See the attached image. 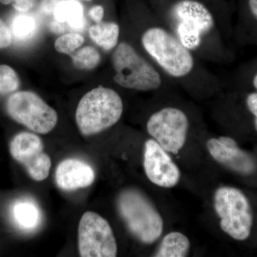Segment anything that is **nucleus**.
I'll return each mask as SVG.
<instances>
[{"label": "nucleus", "instance_id": "obj_13", "mask_svg": "<svg viewBox=\"0 0 257 257\" xmlns=\"http://www.w3.org/2000/svg\"><path fill=\"white\" fill-rule=\"evenodd\" d=\"M176 18L196 24L202 33L210 31L214 26V19L206 7L194 0H182L175 5L173 10Z\"/></svg>", "mask_w": 257, "mask_h": 257}, {"label": "nucleus", "instance_id": "obj_24", "mask_svg": "<svg viewBox=\"0 0 257 257\" xmlns=\"http://www.w3.org/2000/svg\"><path fill=\"white\" fill-rule=\"evenodd\" d=\"M37 0H13L12 5L20 13H27L35 7Z\"/></svg>", "mask_w": 257, "mask_h": 257}, {"label": "nucleus", "instance_id": "obj_1", "mask_svg": "<svg viewBox=\"0 0 257 257\" xmlns=\"http://www.w3.org/2000/svg\"><path fill=\"white\" fill-rule=\"evenodd\" d=\"M118 211L128 231L145 244L160 239L164 231V219L160 213L141 192L128 189L120 193Z\"/></svg>", "mask_w": 257, "mask_h": 257}, {"label": "nucleus", "instance_id": "obj_4", "mask_svg": "<svg viewBox=\"0 0 257 257\" xmlns=\"http://www.w3.org/2000/svg\"><path fill=\"white\" fill-rule=\"evenodd\" d=\"M142 42L147 52L172 77H182L192 72L194 59L188 49L164 29H148Z\"/></svg>", "mask_w": 257, "mask_h": 257}, {"label": "nucleus", "instance_id": "obj_23", "mask_svg": "<svg viewBox=\"0 0 257 257\" xmlns=\"http://www.w3.org/2000/svg\"><path fill=\"white\" fill-rule=\"evenodd\" d=\"M12 42V34L9 28L0 19V50L10 46Z\"/></svg>", "mask_w": 257, "mask_h": 257}, {"label": "nucleus", "instance_id": "obj_21", "mask_svg": "<svg viewBox=\"0 0 257 257\" xmlns=\"http://www.w3.org/2000/svg\"><path fill=\"white\" fill-rule=\"evenodd\" d=\"M20 85L18 75L14 69L8 65L0 66V94L14 92Z\"/></svg>", "mask_w": 257, "mask_h": 257}, {"label": "nucleus", "instance_id": "obj_5", "mask_svg": "<svg viewBox=\"0 0 257 257\" xmlns=\"http://www.w3.org/2000/svg\"><path fill=\"white\" fill-rule=\"evenodd\" d=\"M116 74L114 82L121 87L138 91H151L162 84L160 74L131 45L121 42L112 55Z\"/></svg>", "mask_w": 257, "mask_h": 257}, {"label": "nucleus", "instance_id": "obj_6", "mask_svg": "<svg viewBox=\"0 0 257 257\" xmlns=\"http://www.w3.org/2000/svg\"><path fill=\"white\" fill-rule=\"evenodd\" d=\"M7 111L17 122L39 134L50 133L58 121L57 111L35 93H15L7 102Z\"/></svg>", "mask_w": 257, "mask_h": 257}, {"label": "nucleus", "instance_id": "obj_15", "mask_svg": "<svg viewBox=\"0 0 257 257\" xmlns=\"http://www.w3.org/2000/svg\"><path fill=\"white\" fill-rule=\"evenodd\" d=\"M56 21L67 23L72 30L79 31L85 26L84 10L77 0H60L53 13Z\"/></svg>", "mask_w": 257, "mask_h": 257}, {"label": "nucleus", "instance_id": "obj_12", "mask_svg": "<svg viewBox=\"0 0 257 257\" xmlns=\"http://www.w3.org/2000/svg\"><path fill=\"white\" fill-rule=\"evenodd\" d=\"M95 174L92 167L77 159L61 162L55 171L56 183L65 191L89 187L94 182Z\"/></svg>", "mask_w": 257, "mask_h": 257}, {"label": "nucleus", "instance_id": "obj_9", "mask_svg": "<svg viewBox=\"0 0 257 257\" xmlns=\"http://www.w3.org/2000/svg\"><path fill=\"white\" fill-rule=\"evenodd\" d=\"M43 150L41 139L30 133L18 134L10 145L12 157L23 165L30 177L37 182L47 178L52 166L50 157Z\"/></svg>", "mask_w": 257, "mask_h": 257}, {"label": "nucleus", "instance_id": "obj_20", "mask_svg": "<svg viewBox=\"0 0 257 257\" xmlns=\"http://www.w3.org/2000/svg\"><path fill=\"white\" fill-rule=\"evenodd\" d=\"M72 61L76 68L90 70L98 65L100 55L94 47H85L72 56Z\"/></svg>", "mask_w": 257, "mask_h": 257}, {"label": "nucleus", "instance_id": "obj_29", "mask_svg": "<svg viewBox=\"0 0 257 257\" xmlns=\"http://www.w3.org/2000/svg\"><path fill=\"white\" fill-rule=\"evenodd\" d=\"M248 5L251 13L257 20V0H248Z\"/></svg>", "mask_w": 257, "mask_h": 257}, {"label": "nucleus", "instance_id": "obj_11", "mask_svg": "<svg viewBox=\"0 0 257 257\" xmlns=\"http://www.w3.org/2000/svg\"><path fill=\"white\" fill-rule=\"evenodd\" d=\"M207 151L217 163L241 175L254 173L257 166L254 159L241 150L234 139L219 137L208 140Z\"/></svg>", "mask_w": 257, "mask_h": 257}, {"label": "nucleus", "instance_id": "obj_30", "mask_svg": "<svg viewBox=\"0 0 257 257\" xmlns=\"http://www.w3.org/2000/svg\"><path fill=\"white\" fill-rule=\"evenodd\" d=\"M253 84L254 87L257 89V74L255 76L254 78L253 79Z\"/></svg>", "mask_w": 257, "mask_h": 257}, {"label": "nucleus", "instance_id": "obj_17", "mask_svg": "<svg viewBox=\"0 0 257 257\" xmlns=\"http://www.w3.org/2000/svg\"><path fill=\"white\" fill-rule=\"evenodd\" d=\"M89 37L98 46L104 50L116 47L119 39V28L114 23H99L89 29Z\"/></svg>", "mask_w": 257, "mask_h": 257}, {"label": "nucleus", "instance_id": "obj_8", "mask_svg": "<svg viewBox=\"0 0 257 257\" xmlns=\"http://www.w3.org/2000/svg\"><path fill=\"white\" fill-rule=\"evenodd\" d=\"M189 122L185 113L175 107H166L152 115L147 121L149 135L169 153L177 155L188 135Z\"/></svg>", "mask_w": 257, "mask_h": 257}, {"label": "nucleus", "instance_id": "obj_18", "mask_svg": "<svg viewBox=\"0 0 257 257\" xmlns=\"http://www.w3.org/2000/svg\"><path fill=\"white\" fill-rule=\"evenodd\" d=\"M37 24L31 15L20 14L13 19L10 25L12 36L20 41H27L36 33Z\"/></svg>", "mask_w": 257, "mask_h": 257}, {"label": "nucleus", "instance_id": "obj_19", "mask_svg": "<svg viewBox=\"0 0 257 257\" xmlns=\"http://www.w3.org/2000/svg\"><path fill=\"white\" fill-rule=\"evenodd\" d=\"M179 40L186 48L194 50L200 45L202 32L196 24L179 20L177 28Z\"/></svg>", "mask_w": 257, "mask_h": 257}, {"label": "nucleus", "instance_id": "obj_3", "mask_svg": "<svg viewBox=\"0 0 257 257\" xmlns=\"http://www.w3.org/2000/svg\"><path fill=\"white\" fill-rule=\"evenodd\" d=\"M214 208L221 230L230 237L245 241L252 229V209L247 197L240 189L221 187L214 195Z\"/></svg>", "mask_w": 257, "mask_h": 257}, {"label": "nucleus", "instance_id": "obj_25", "mask_svg": "<svg viewBox=\"0 0 257 257\" xmlns=\"http://www.w3.org/2000/svg\"><path fill=\"white\" fill-rule=\"evenodd\" d=\"M246 103L248 110L254 116V125L257 131V92L248 94Z\"/></svg>", "mask_w": 257, "mask_h": 257}, {"label": "nucleus", "instance_id": "obj_10", "mask_svg": "<svg viewBox=\"0 0 257 257\" xmlns=\"http://www.w3.org/2000/svg\"><path fill=\"white\" fill-rule=\"evenodd\" d=\"M144 169L149 180L162 188H172L180 180L181 172L168 152L153 139L144 148Z\"/></svg>", "mask_w": 257, "mask_h": 257}, {"label": "nucleus", "instance_id": "obj_14", "mask_svg": "<svg viewBox=\"0 0 257 257\" xmlns=\"http://www.w3.org/2000/svg\"><path fill=\"white\" fill-rule=\"evenodd\" d=\"M15 224L24 231H32L41 224L42 214L36 202L31 199L17 201L12 209Z\"/></svg>", "mask_w": 257, "mask_h": 257}, {"label": "nucleus", "instance_id": "obj_28", "mask_svg": "<svg viewBox=\"0 0 257 257\" xmlns=\"http://www.w3.org/2000/svg\"><path fill=\"white\" fill-rule=\"evenodd\" d=\"M64 23H59V22H53L51 25V30L52 31L56 32V33H60V32H64Z\"/></svg>", "mask_w": 257, "mask_h": 257}, {"label": "nucleus", "instance_id": "obj_27", "mask_svg": "<svg viewBox=\"0 0 257 257\" xmlns=\"http://www.w3.org/2000/svg\"><path fill=\"white\" fill-rule=\"evenodd\" d=\"M89 15L96 23H101L104 17V9L102 7L97 5V6L93 7L89 11Z\"/></svg>", "mask_w": 257, "mask_h": 257}, {"label": "nucleus", "instance_id": "obj_7", "mask_svg": "<svg viewBox=\"0 0 257 257\" xmlns=\"http://www.w3.org/2000/svg\"><path fill=\"white\" fill-rule=\"evenodd\" d=\"M79 253L82 257H115L118 247L108 221L93 211L83 214L78 227Z\"/></svg>", "mask_w": 257, "mask_h": 257}, {"label": "nucleus", "instance_id": "obj_2", "mask_svg": "<svg viewBox=\"0 0 257 257\" xmlns=\"http://www.w3.org/2000/svg\"><path fill=\"white\" fill-rule=\"evenodd\" d=\"M119 94L109 88L99 87L84 94L76 111V121L80 133L90 136L116 124L123 112Z\"/></svg>", "mask_w": 257, "mask_h": 257}, {"label": "nucleus", "instance_id": "obj_31", "mask_svg": "<svg viewBox=\"0 0 257 257\" xmlns=\"http://www.w3.org/2000/svg\"><path fill=\"white\" fill-rule=\"evenodd\" d=\"M82 1L89 2V1H92V0H82Z\"/></svg>", "mask_w": 257, "mask_h": 257}, {"label": "nucleus", "instance_id": "obj_16", "mask_svg": "<svg viewBox=\"0 0 257 257\" xmlns=\"http://www.w3.org/2000/svg\"><path fill=\"white\" fill-rule=\"evenodd\" d=\"M189 249L190 241L188 237L179 231H172L162 239L154 256L184 257L188 256Z\"/></svg>", "mask_w": 257, "mask_h": 257}, {"label": "nucleus", "instance_id": "obj_26", "mask_svg": "<svg viewBox=\"0 0 257 257\" xmlns=\"http://www.w3.org/2000/svg\"><path fill=\"white\" fill-rule=\"evenodd\" d=\"M60 0H42L41 8L42 11L45 14H53L57 5Z\"/></svg>", "mask_w": 257, "mask_h": 257}, {"label": "nucleus", "instance_id": "obj_22", "mask_svg": "<svg viewBox=\"0 0 257 257\" xmlns=\"http://www.w3.org/2000/svg\"><path fill=\"white\" fill-rule=\"evenodd\" d=\"M84 37L78 33H69L61 36L56 40V50L64 54H70L84 43Z\"/></svg>", "mask_w": 257, "mask_h": 257}]
</instances>
